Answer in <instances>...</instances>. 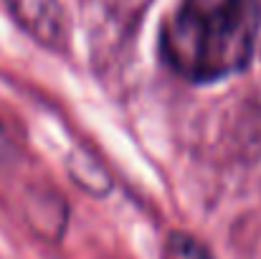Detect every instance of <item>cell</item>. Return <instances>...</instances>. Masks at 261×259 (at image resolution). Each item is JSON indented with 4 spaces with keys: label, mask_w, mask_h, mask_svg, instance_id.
<instances>
[{
    "label": "cell",
    "mask_w": 261,
    "mask_h": 259,
    "mask_svg": "<svg viewBox=\"0 0 261 259\" xmlns=\"http://www.w3.org/2000/svg\"><path fill=\"white\" fill-rule=\"evenodd\" d=\"M259 28V0H177L160 28V56L188 82H218L251 61Z\"/></svg>",
    "instance_id": "obj_1"
},
{
    "label": "cell",
    "mask_w": 261,
    "mask_h": 259,
    "mask_svg": "<svg viewBox=\"0 0 261 259\" xmlns=\"http://www.w3.org/2000/svg\"><path fill=\"white\" fill-rule=\"evenodd\" d=\"M13 18L43 46L61 49L66 43V18L59 0H5Z\"/></svg>",
    "instance_id": "obj_2"
},
{
    "label": "cell",
    "mask_w": 261,
    "mask_h": 259,
    "mask_svg": "<svg viewBox=\"0 0 261 259\" xmlns=\"http://www.w3.org/2000/svg\"><path fill=\"white\" fill-rule=\"evenodd\" d=\"M165 259H211L208 249L188 234H173L168 239Z\"/></svg>",
    "instance_id": "obj_3"
},
{
    "label": "cell",
    "mask_w": 261,
    "mask_h": 259,
    "mask_svg": "<svg viewBox=\"0 0 261 259\" xmlns=\"http://www.w3.org/2000/svg\"><path fill=\"white\" fill-rule=\"evenodd\" d=\"M8 153V137H5V132H3V127H0V160H3V155Z\"/></svg>",
    "instance_id": "obj_4"
}]
</instances>
